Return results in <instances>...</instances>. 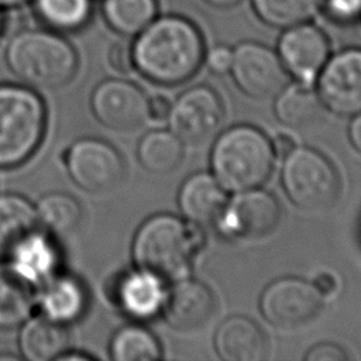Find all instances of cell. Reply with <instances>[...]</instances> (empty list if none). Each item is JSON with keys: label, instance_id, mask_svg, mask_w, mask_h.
<instances>
[{"label": "cell", "instance_id": "obj_15", "mask_svg": "<svg viewBox=\"0 0 361 361\" xmlns=\"http://www.w3.org/2000/svg\"><path fill=\"white\" fill-rule=\"evenodd\" d=\"M216 299L213 290L202 281L176 279L166 290L161 313L175 330L190 331L203 327L213 316Z\"/></svg>", "mask_w": 361, "mask_h": 361}, {"label": "cell", "instance_id": "obj_2", "mask_svg": "<svg viewBox=\"0 0 361 361\" xmlns=\"http://www.w3.org/2000/svg\"><path fill=\"white\" fill-rule=\"evenodd\" d=\"M202 227L173 214L159 213L147 219L133 240V258L140 269L162 281L185 278L193 255L202 250Z\"/></svg>", "mask_w": 361, "mask_h": 361}, {"label": "cell", "instance_id": "obj_29", "mask_svg": "<svg viewBox=\"0 0 361 361\" xmlns=\"http://www.w3.org/2000/svg\"><path fill=\"white\" fill-rule=\"evenodd\" d=\"M38 223L52 234H68L73 231L80 219L82 207L79 202L62 192H52L39 199L35 206Z\"/></svg>", "mask_w": 361, "mask_h": 361}, {"label": "cell", "instance_id": "obj_31", "mask_svg": "<svg viewBox=\"0 0 361 361\" xmlns=\"http://www.w3.org/2000/svg\"><path fill=\"white\" fill-rule=\"evenodd\" d=\"M322 13L334 24L350 25L361 18V0H323Z\"/></svg>", "mask_w": 361, "mask_h": 361}, {"label": "cell", "instance_id": "obj_22", "mask_svg": "<svg viewBox=\"0 0 361 361\" xmlns=\"http://www.w3.org/2000/svg\"><path fill=\"white\" fill-rule=\"evenodd\" d=\"M37 302L35 286L11 265L0 264V330L21 326Z\"/></svg>", "mask_w": 361, "mask_h": 361}, {"label": "cell", "instance_id": "obj_30", "mask_svg": "<svg viewBox=\"0 0 361 361\" xmlns=\"http://www.w3.org/2000/svg\"><path fill=\"white\" fill-rule=\"evenodd\" d=\"M39 18L58 31H75L90 18L92 0H35Z\"/></svg>", "mask_w": 361, "mask_h": 361}, {"label": "cell", "instance_id": "obj_13", "mask_svg": "<svg viewBox=\"0 0 361 361\" xmlns=\"http://www.w3.org/2000/svg\"><path fill=\"white\" fill-rule=\"evenodd\" d=\"M94 117L114 131H134L148 120V99L134 83L107 79L96 86L90 97Z\"/></svg>", "mask_w": 361, "mask_h": 361}, {"label": "cell", "instance_id": "obj_28", "mask_svg": "<svg viewBox=\"0 0 361 361\" xmlns=\"http://www.w3.org/2000/svg\"><path fill=\"white\" fill-rule=\"evenodd\" d=\"M110 355L114 361H157L162 358V347L148 329L130 324L114 334Z\"/></svg>", "mask_w": 361, "mask_h": 361}, {"label": "cell", "instance_id": "obj_18", "mask_svg": "<svg viewBox=\"0 0 361 361\" xmlns=\"http://www.w3.org/2000/svg\"><path fill=\"white\" fill-rule=\"evenodd\" d=\"M226 203V189L207 172H196L186 178L178 193L180 213L186 221L200 227L214 223Z\"/></svg>", "mask_w": 361, "mask_h": 361}, {"label": "cell", "instance_id": "obj_33", "mask_svg": "<svg viewBox=\"0 0 361 361\" xmlns=\"http://www.w3.org/2000/svg\"><path fill=\"white\" fill-rule=\"evenodd\" d=\"M204 61L210 72L216 75L228 73L233 61V49L226 45H217L204 54Z\"/></svg>", "mask_w": 361, "mask_h": 361}, {"label": "cell", "instance_id": "obj_9", "mask_svg": "<svg viewBox=\"0 0 361 361\" xmlns=\"http://www.w3.org/2000/svg\"><path fill=\"white\" fill-rule=\"evenodd\" d=\"M230 73L237 87L252 99L278 94L289 76L278 52L258 41H243L233 48Z\"/></svg>", "mask_w": 361, "mask_h": 361}, {"label": "cell", "instance_id": "obj_16", "mask_svg": "<svg viewBox=\"0 0 361 361\" xmlns=\"http://www.w3.org/2000/svg\"><path fill=\"white\" fill-rule=\"evenodd\" d=\"M164 281L144 269L120 275L111 286V299L124 313L145 320L161 312L165 300Z\"/></svg>", "mask_w": 361, "mask_h": 361}, {"label": "cell", "instance_id": "obj_26", "mask_svg": "<svg viewBox=\"0 0 361 361\" xmlns=\"http://www.w3.org/2000/svg\"><path fill=\"white\" fill-rule=\"evenodd\" d=\"M322 3L323 0H250L257 18L278 30L312 21L322 13Z\"/></svg>", "mask_w": 361, "mask_h": 361}, {"label": "cell", "instance_id": "obj_34", "mask_svg": "<svg viewBox=\"0 0 361 361\" xmlns=\"http://www.w3.org/2000/svg\"><path fill=\"white\" fill-rule=\"evenodd\" d=\"M303 358L306 361H345L348 355L334 343H319L310 347Z\"/></svg>", "mask_w": 361, "mask_h": 361}, {"label": "cell", "instance_id": "obj_27", "mask_svg": "<svg viewBox=\"0 0 361 361\" xmlns=\"http://www.w3.org/2000/svg\"><path fill=\"white\" fill-rule=\"evenodd\" d=\"M106 23L124 37H135L158 16V0H103Z\"/></svg>", "mask_w": 361, "mask_h": 361}, {"label": "cell", "instance_id": "obj_14", "mask_svg": "<svg viewBox=\"0 0 361 361\" xmlns=\"http://www.w3.org/2000/svg\"><path fill=\"white\" fill-rule=\"evenodd\" d=\"M288 75L313 85L330 56L326 32L312 21L282 30L276 49Z\"/></svg>", "mask_w": 361, "mask_h": 361}, {"label": "cell", "instance_id": "obj_21", "mask_svg": "<svg viewBox=\"0 0 361 361\" xmlns=\"http://www.w3.org/2000/svg\"><path fill=\"white\" fill-rule=\"evenodd\" d=\"M69 333L65 324L47 316L27 319L18 338L23 357L28 361H52L66 353Z\"/></svg>", "mask_w": 361, "mask_h": 361}, {"label": "cell", "instance_id": "obj_12", "mask_svg": "<svg viewBox=\"0 0 361 361\" xmlns=\"http://www.w3.org/2000/svg\"><path fill=\"white\" fill-rule=\"evenodd\" d=\"M278 199L259 188L237 192L216 220L219 230L234 238L257 240L271 234L281 221Z\"/></svg>", "mask_w": 361, "mask_h": 361}, {"label": "cell", "instance_id": "obj_11", "mask_svg": "<svg viewBox=\"0 0 361 361\" xmlns=\"http://www.w3.org/2000/svg\"><path fill=\"white\" fill-rule=\"evenodd\" d=\"M65 164L73 183L90 193L109 192L124 176V161L118 151L97 138L73 142L66 152Z\"/></svg>", "mask_w": 361, "mask_h": 361}, {"label": "cell", "instance_id": "obj_40", "mask_svg": "<svg viewBox=\"0 0 361 361\" xmlns=\"http://www.w3.org/2000/svg\"><path fill=\"white\" fill-rule=\"evenodd\" d=\"M28 0H0V7L4 8H10V7H18L24 3H27Z\"/></svg>", "mask_w": 361, "mask_h": 361}, {"label": "cell", "instance_id": "obj_19", "mask_svg": "<svg viewBox=\"0 0 361 361\" xmlns=\"http://www.w3.org/2000/svg\"><path fill=\"white\" fill-rule=\"evenodd\" d=\"M10 265L34 286L54 276L59 254L54 241L37 230L28 234L8 255Z\"/></svg>", "mask_w": 361, "mask_h": 361}, {"label": "cell", "instance_id": "obj_38", "mask_svg": "<svg viewBox=\"0 0 361 361\" xmlns=\"http://www.w3.org/2000/svg\"><path fill=\"white\" fill-rule=\"evenodd\" d=\"M348 138L355 151L361 154V113L354 116L348 127Z\"/></svg>", "mask_w": 361, "mask_h": 361}, {"label": "cell", "instance_id": "obj_23", "mask_svg": "<svg viewBox=\"0 0 361 361\" xmlns=\"http://www.w3.org/2000/svg\"><path fill=\"white\" fill-rule=\"evenodd\" d=\"M322 100L309 83L295 82L285 86L276 96L274 111L278 121L289 128H305L322 114Z\"/></svg>", "mask_w": 361, "mask_h": 361}, {"label": "cell", "instance_id": "obj_32", "mask_svg": "<svg viewBox=\"0 0 361 361\" xmlns=\"http://www.w3.org/2000/svg\"><path fill=\"white\" fill-rule=\"evenodd\" d=\"M107 61L111 69L118 73H128L134 69V58H133V45L126 41H116L109 47Z\"/></svg>", "mask_w": 361, "mask_h": 361}, {"label": "cell", "instance_id": "obj_35", "mask_svg": "<svg viewBox=\"0 0 361 361\" xmlns=\"http://www.w3.org/2000/svg\"><path fill=\"white\" fill-rule=\"evenodd\" d=\"M172 103L164 94H155L148 99V118L154 121H164L168 118Z\"/></svg>", "mask_w": 361, "mask_h": 361}, {"label": "cell", "instance_id": "obj_4", "mask_svg": "<svg viewBox=\"0 0 361 361\" xmlns=\"http://www.w3.org/2000/svg\"><path fill=\"white\" fill-rule=\"evenodd\" d=\"M275 158L271 140L261 130L238 124L217 137L210 164L219 183L226 190L237 193L265 183Z\"/></svg>", "mask_w": 361, "mask_h": 361}, {"label": "cell", "instance_id": "obj_42", "mask_svg": "<svg viewBox=\"0 0 361 361\" xmlns=\"http://www.w3.org/2000/svg\"><path fill=\"white\" fill-rule=\"evenodd\" d=\"M360 21H361V18H360Z\"/></svg>", "mask_w": 361, "mask_h": 361}, {"label": "cell", "instance_id": "obj_37", "mask_svg": "<svg viewBox=\"0 0 361 361\" xmlns=\"http://www.w3.org/2000/svg\"><path fill=\"white\" fill-rule=\"evenodd\" d=\"M313 286L317 289V292L324 298V296H330L334 295L337 288H338V282L337 278L329 272V271H322L319 272L314 279H313Z\"/></svg>", "mask_w": 361, "mask_h": 361}, {"label": "cell", "instance_id": "obj_3", "mask_svg": "<svg viewBox=\"0 0 361 361\" xmlns=\"http://www.w3.org/2000/svg\"><path fill=\"white\" fill-rule=\"evenodd\" d=\"M10 71L27 86L54 90L68 85L78 71V55L61 35L45 30L16 34L6 49Z\"/></svg>", "mask_w": 361, "mask_h": 361}, {"label": "cell", "instance_id": "obj_36", "mask_svg": "<svg viewBox=\"0 0 361 361\" xmlns=\"http://www.w3.org/2000/svg\"><path fill=\"white\" fill-rule=\"evenodd\" d=\"M269 140H271V145L275 157H281V158H285L298 145L293 135L285 131L276 133L274 138H269Z\"/></svg>", "mask_w": 361, "mask_h": 361}, {"label": "cell", "instance_id": "obj_7", "mask_svg": "<svg viewBox=\"0 0 361 361\" xmlns=\"http://www.w3.org/2000/svg\"><path fill=\"white\" fill-rule=\"evenodd\" d=\"M224 107L217 92L199 85L183 92L172 104L169 130L183 145L197 147L217 134L223 124Z\"/></svg>", "mask_w": 361, "mask_h": 361}, {"label": "cell", "instance_id": "obj_10", "mask_svg": "<svg viewBox=\"0 0 361 361\" xmlns=\"http://www.w3.org/2000/svg\"><path fill=\"white\" fill-rule=\"evenodd\" d=\"M316 90L323 107L333 114L354 117L361 113V48L330 54L316 79Z\"/></svg>", "mask_w": 361, "mask_h": 361}, {"label": "cell", "instance_id": "obj_17", "mask_svg": "<svg viewBox=\"0 0 361 361\" xmlns=\"http://www.w3.org/2000/svg\"><path fill=\"white\" fill-rule=\"evenodd\" d=\"M214 348L224 361H264L269 344L264 330L247 316L226 319L214 334Z\"/></svg>", "mask_w": 361, "mask_h": 361}, {"label": "cell", "instance_id": "obj_5", "mask_svg": "<svg viewBox=\"0 0 361 361\" xmlns=\"http://www.w3.org/2000/svg\"><path fill=\"white\" fill-rule=\"evenodd\" d=\"M45 121V104L34 90L0 85V169L21 165L37 151Z\"/></svg>", "mask_w": 361, "mask_h": 361}, {"label": "cell", "instance_id": "obj_6", "mask_svg": "<svg viewBox=\"0 0 361 361\" xmlns=\"http://www.w3.org/2000/svg\"><path fill=\"white\" fill-rule=\"evenodd\" d=\"M282 159L281 183L296 207L323 212L337 202L340 179L326 155L312 147L296 145Z\"/></svg>", "mask_w": 361, "mask_h": 361}, {"label": "cell", "instance_id": "obj_39", "mask_svg": "<svg viewBox=\"0 0 361 361\" xmlns=\"http://www.w3.org/2000/svg\"><path fill=\"white\" fill-rule=\"evenodd\" d=\"M204 3H207L209 6L219 8V10H228L233 8L235 6H238L243 0H203Z\"/></svg>", "mask_w": 361, "mask_h": 361}, {"label": "cell", "instance_id": "obj_20", "mask_svg": "<svg viewBox=\"0 0 361 361\" xmlns=\"http://www.w3.org/2000/svg\"><path fill=\"white\" fill-rule=\"evenodd\" d=\"M37 302L42 314L62 324L78 320L87 306L83 285L68 275H54L42 283Z\"/></svg>", "mask_w": 361, "mask_h": 361}, {"label": "cell", "instance_id": "obj_8", "mask_svg": "<svg viewBox=\"0 0 361 361\" xmlns=\"http://www.w3.org/2000/svg\"><path fill=\"white\" fill-rule=\"evenodd\" d=\"M323 306V296L312 282L285 276L271 282L259 298L264 319L276 329H298L312 322Z\"/></svg>", "mask_w": 361, "mask_h": 361}, {"label": "cell", "instance_id": "obj_41", "mask_svg": "<svg viewBox=\"0 0 361 361\" xmlns=\"http://www.w3.org/2000/svg\"><path fill=\"white\" fill-rule=\"evenodd\" d=\"M3 31V18H1V13H0V34Z\"/></svg>", "mask_w": 361, "mask_h": 361}, {"label": "cell", "instance_id": "obj_1", "mask_svg": "<svg viewBox=\"0 0 361 361\" xmlns=\"http://www.w3.org/2000/svg\"><path fill=\"white\" fill-rule=\"evenodd\" d=\"M204 39L185 16H157L133 42L134 69L162 86H176L193 78L204 62Z\"/></svg>", "mask_w": 361, "mask_h": 361}, {"label": "cell", "instance_id": "obj_25", "mask_svg": "<svg viewBox=\"0 0 361 361\" xmlns=\"http://www.w3.org/2000/svg\"><path fill=\"white\" fill-rule=\"evenodd\" d=\"M183 147L182 141L171 130H152L140 140L137 157L145 171L165 175L175 171L180 164Z\"/></svg>", "mask_w": 361, "mask_h": 361}, {"label": "cell", "instance_id": "obj_24", "mask_svg": "<svg viewBox=\"0 0 361 361\" xmlns=\"http://www.w3.org/2000/svg\"><path fill=\"white\" fill-rule=\"evenodd\" d=\"M38 219L35 207L23 196L0 195V257H8L11 251L32 231Z\"/></svg>", "mask_w": 361, "mask_h": 361}]
</instances>
